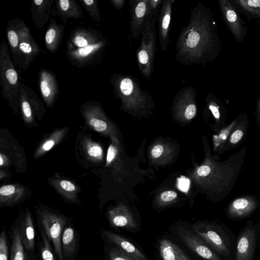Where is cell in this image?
<instances>
[{
    "label": "cell",
    "instance_id": "34",
    "mask_svg": "<svg viewBox=\"0 0 260 260\" xmlns=\"http://www.w3.org/2000/svg\"><path fill=\"white\" fill-rule=\"evenodd\" d=\"M7 79L8 80L9 83L11 84H15L16 83L18 76L17 73L15 70L12 69L8 70L6 73Z\"/></svg>",
    "mask_w": 260,
    "mask_h": 260
},
{
    "label": "cell",
    "instance_id": "45",
    "mask_svg": "<svg viewBox=\"0 0 260 260\" xmlns=\"http://www.w3.org/2000/svg\"><path fill=\"white\" fill-rule=\"evenodd\" d=\"M113 5L117 10H120L124 6L125 1V0H113L111 1Z\"/></svg>",
    "mask_w": 260,
    "mask_h": 260
},
{
    "label": "cell",
    "instance_id": "27",
    "mask_svg": "<svg viewBox=\"0 0 260 260\" xmlns=\"http://www.w3.org/2000/svg\"><path fill=\"white\" fill-rule=\"evenodd\" d=\"M84 148L87 156L91 159L93 160L101 159L103 149L99 144L88 140L85 143Z\"/></svg>",
    "mask_w": 260,
    "mask_h": 260
},
{
    "label": "cell",
    "instance_id": "24",
    "mask_svg": "<svg viewBox=\"0 0 260 260\" xmlns=\"http://www.w3.org/2000/svg\"><path fill=\"white\" fill-rule=\"evenodd\" d=\"M104 243L106 260H135L118 247L104 241Z\"/></svg>",
    "mask_w": 260,
    "mask_h": 260
},
{
    "label": "cell",
    "instance_id": "12",
    "mask_svg": "<svg viewBox=\"0 0 260 260\" xmlns=\"http://www.w3.org/2000/svg\"><path fill=\"white\" fill-rule=\"evenodd\" d=\"M80 236L70 219L63 229L61 245L64 260H75L79 249Z\"/></svg>",
    "mask_w": 260,
    "mask_h": 260
},
{
    "label": "cell",
    "instance_id": "46",
    "mask_svg": "<svg viewBox=\"0 0 260 260\" xmlns=\"http://www.w3.org/2000/svg\"><path fill=\"white\" fill-rule=\"evenodd\" d=\"M59 3L61 9L63 11H67L70 7V2L68 0H61Z\"/></svg>",
    "mask_w": 260,
    "mask_h": 260
},
{
    "label": "cell",
    "instance_id": "49",
    "mask_svg": "<svg viewBox=\"0 0 260 260\" xmlns=\"http://www.w3.org/2000/svg\"><path fill=\"white\" fill-rule=\"evenodd\" d=\"M258 248H259V249L260 251V238L259 239L258 243ZM259 260H260V257H259Z\"/></svg>",
    "mask_w": 260,
    "mask_h": 260
},
{
    "label": "cell",
    "instance_id": "31",
    "mask_svg": "<svg viewBox=\"0 0 260 260\" xmlns=\"http://www.w3.org/2000/svg\"><path fill=\"white\" fill-rule=\"evenodd\" d=\"M58 185L59 188L64 192L73 193L76 191V186L70 181L61 180H60Z\"/></svg>",
    "mask_w": 260,
    "mask_h": 260
},
{
    "label": "cell",
    "instance_id": "8",
    "mask_svg": "<svg viewBox=\"0 0 260 260\" xmlns=\"http://www.w3.org/2000/svg\"><path fill=\"white\" fill-rule=\"evenodd\" d=\"M218 2L223 21L236 41L238 43L242 42L247 32L245 22L230 0H218Z\"/></svg>",
    "mask_w": 260,
    "mask_h": 260
},
{
    "label": "cell",
    "instance_id": "19",
    "mask_svg": "<svg viewBox=\"0 0 260 260\" xmlns=\"http://www.w3.org/2000/svg\"><path fill=\"white\" fill-rule=\"evenodd\" d=\"M158 250L161 260H191L178 245L169 239L165 238L159 241Z\"/></svg>",
    "mask_w": 260,
    "mask_h": 260
},
{
    "label": "cell",
    "instance_id": "28",
    "mask_svg": "<svg viewBox=\"0 0 260 260\" xmlns=\"http://www.w3.org/2000/svg\"><path fill=\"white\" fill-rule=\"evenodd\" d=\"M10 253L9 241L4 226L0 234V260H10Z\"/></svg>",
    "mask_w": 260,
    "mask_h": 260
},
{
    "label": "cell",
    "instance_id": "41",
    "mask_svg": "<svg viewBox=\"0 0 260 260\" xmlns=\"http://www.w3.org/2000/svg\"><path fill=\"white\" fill-rule=\"evenodd\" d=\"M164 150L161 145H156L153 147L151 151V154L154 158L159 157L162 153Z\"/></svg>",
    "mask_w": 260,
    "mask_h": 260
},
{
    "label": "cell",
    "instance_id": "22",
    "mask_svg": "<svg viewBox=\"0 0 260 260\" xmlns=\"http://www.w3.org/2000/svg\"><path fill=\"white\" fill-rule=\"evenodd\" d=\"M38 226L40 236H37L36 246L39 259L40 260H58L44 230L38 222Z\"/></svg>",
    "mask_w": 260,
    "mask_h": 260
},
{
    "label": "cell",
    "instance_id": "3",
    "mask_svg": "<svg viewBox=\"0 0 260 260\" xmlns=\"http://www.w3.org/2000/svg\"><path fill=\"white\" fill-rule=\"evenodd\" d=\"M116 95L120 99L124 108L141 110L152 107V95L143 90L139 80L131 75H116L114 79Z\"/></svg>",
    "mask_w": 260,
    "mask_h": 260
},
{
    "label": "cell",
    "instance_id": "17",
    "mask_svg": "<svg viewBox=\"0 0 260 260\" xmlns=\"http://www.w3.org/2000/svg\"><path fill=\"white\" fill-rule=\"evenodd\" d=\"M237 117V123L231 133L220 153L238 147L246 136L249 126L248 117L244 112H241Z\"/></svg>",
    "mask_w": 260,
    "mask_h": 260
},
{
    "label": "cell",
    "instance_id": "13",
    "mask_svg": "<svg viewBox=\"0 0 260 260\" xmlns=\"http://www.w3.org/2000/svg\"><path fill=\"white\" fill-rule=\"evenodd\" d=\"M196 96V89L191 86H187L179 90L174 97V108L179 111L182 110L183 116L187 120L192 118L197 114Z\"/></svg>",
    "mask_w": 260,
    "mask_h": 260
},
{
    "label": "cell",
    "instance_id": "40",
    "mask_svg": "<svg viewBox=\"0 0 260 260\" xmlns=\"http://www.w3.org/2000/svg\"><path fill=\"white\" fill-rule=\"evenodd\" d=\"M56 35V30L54 28L49 29L45 36V40L47 44H50L54 41Z\"/></svg>",
    "mask_w": 260,
    "mask_h": 260
},
{
    "label": "cell",
    "instance_id": "2",
    "mask_svg": "<svg viewBox=\"0 0 260 260\" xmlns=\"http://www.w3.org/2000/svg\"><path fill=\"white\" fill-rule=\"evenodd\" d=\"M190 229L224 260H233L237 237L223 223L215 220L199 221Z\"/></svg>",
    "mask_w": 260,
    "mask_h": 260
},
{
    "label": "cell",
    "instance_id": "10",
    "mask_svg": "<svg viewBox=\"0 0 260 260\" xmlns=\"http://www.w3.org/2000/svg\"><path fill=\"white\" fill-rule=\"evenodd\" d=\"M260 205L256 197L244 194L234 198L225 208L228 218L233 220H242L253 214Z\"/></svg>",
    "mask_w": 260,
    "mask_h": 260
},
{
    "label": "cell",
    "instance_id": "4",
    "mask_svg": "<svg viewBox=\"0 0 260 260\" xmlns=\"http://www.w3.org/2000/svg\"><path fill=\"white\" fill-rule=\"evenodd\" d=\"M156 18L151 16L147 18L141 33L140 45L136 53L139 70L147 80L151 78L154 69L156 43Z\"/></svg>",
    "mask_w": 260,
    "mask_h": 260
},
{
    "label": "cell",
    "instance_id": "37",
    "mask_svg": "<svg viewBox=\"0 0 260 260\" xmlns=\"http://www.w3.org/2000/svg\"><path fill=\"white\" fill-rule=\"evenodd\" d=\"M210 171V168L208 164L201 166L197 170L198 175L200 177H206Z\"/></svg>",
    "mask_w": 260,
    "mask_h": 260
},
{
    "label": "cell",
    "instance_id": "7",
    "mask_svg": "<svg viewBox=\"0 0 260 260\" xmlns=\"http://www.w3.org/2000/svg\"><path fill=\"white\" fill-rule=\"evenodd\" d=\"M174 232L180 241L200 258L203 260H224L190 228L183 225H175Z\"/></svg>",
    "mask_w": 260,
    "mask_h": 260
},
{
    "label": "cell",
    "instance_id": "20",
    "mask_svg": "<svg viewBox=\"0 0 260 260\" xmlns=\"http://www.w3.org/2000/svg\"><path fill=\"white\" fill-rule=\"evenodd\" d=\"M10 236L11 240L10 260H31L22 243L18 225L16 221L11 226Z\"/></svg>",
    "mask_w": 260,
    "mask_h": 260
},
{
    "label": "cell",
    "instance_id": "42",
    "mask_svg": "<svg viewBox=\"0 0 260 260\" xmlns=\"http://www.w3.org/2000/svg\"><path fill=\"white\" fill-rule=\"evenodd\" d=\"M75 44L79 47H85L87 46L88 42L82 37L77 36L74 39Z\"/></svg>",
    "mask_w": 260,
    "mask_h": 260
},
{
    "label": "cell",
    "instance_id": "47",
    "mask_svg": "<svg viewBox=\"0 0 260 260\" xmlns=\"http://www.w3.org/2000/svg\"><path fill=\"white\" fill-rule=\"evenodd\" d=\"M83 2L87 5H91L93 3L94 1L93 0H84Z\"/></svg>",
    "mask_w": 260,
    "mask_h": 260
},
{
    "label": "cell",
    "instance_id": "6",
    "mask_svg": "<svg viewBox=\"0 0 260 260\" xmlns=\"http://www.w3.org/2000/svg\"><path fill=\"white\" fill-rule=\"evenodd\" d=\"M259 236L260 220H248L237 236L233 260H255Z\"/></svg>",
    "mask_w": 260,
    "mask_h": 260
},
{
    "label": "cell",
    "instance_id": "32",
    "mask_svg": "<svg viewBox=\"0 0 260 260\" xmlns=\"http://www.w3.org/2000/svg\"><path fill=\"white\" fill-rule=\"evenodd\" d=\"M117 152V149L114 145H111L109 147L106 158V161L107 165H109L114 160V159L116 157Z\"/></svg>",
    "mask_w": 260,
    "mask_h": 260
},
{
    "label": "cell",
    "instance_id": "25",
    "mask_svg": "<svg viewBox=\"0 0 260 260\" xmlns=\"http://www.w3.org/2000/svg\"><path fill=\"white\" fill-rule=\"evenodd\" d=\"M238 117L225 127H223L219 132L218 135L214 139V144L216 148H218L219 153L221 152L225 143L228 140L231 133L238 122Z\"/></svg>",
    "mask_w": 260,
    "mask_h": 260
},
{
    "label": "cell",
    "instance_id": "16",
    "mask_svg": "<svg viewBox=\"0 0 260 260\" xmlns=\"http://www.w3.org/2000/svg\"><path fill=\"white\" fill-rule=\"evenodd\" d=\"M110 226L113 229H122L127 232L136 233L139 226L133 216L123 209L115 208L108 214Z\"/></svg>",
    "mask_w": 260,
    "mask_h": 260
},
{
    "label": "cell",
    "instance_id": "11",
    "mask_svg": "<svg viewBox=\"0 0 260 260\" xmlns=\"http://www.w3.org/2000/svg\"><path fill=\"white\" fill-rule=\"evenodd\" d=\"M130 29L132 37L138 39L141 35L149 14L148 0H129Z\"/></svg>",
    "mask_w": 260,
    "mask_h": 260
},
{
    "label": "cell",
    "instance_id": "18",
    "mask_svg": "<svg viewBox=\"0 0 260 260\" xmlns=\"http://www.w3.org/2000/svg\"><path fill=\"white\" fill-rule=\"evenodd\" d=\"M206 112L210 115L215 121V125L217 132L223 127L226 120L225 107L222 102L212 93L206 95Z\"/></svg>",
    "mask_w": 260,
    "mask_h": 260
},
{
    "label": "cell",
    "instance_id": "36",
    "mask_svg": "<svg viewBox=\"0 0 260 260\" xmlns=\"http://www.w3.org/2000/svg\"><path fill=\"white\" fill-rule=\"evenodd\" d=\"M98 47V45L87 46L79 50V54L82 56H85L91 53L95 49Z\"/></svg>",
    "mask_w": 260,
    "mask_h": 260
},
{
    "label": "cell",
    "instance_id": "9",
    "mask_svg": "<svg viewBox=\"0 0 260 260\" xmlns=\"http://www.w3.org/2000/svg\"><path fill=\"white\" fill-rule=\"evenodd\" d=\"M16 221L18 225L22 243L29 258L38 260L35 227L30 212L28 210L24 211Z\"/></svg>",
    "mask_w": 260,
    "mask_h": 260
},
{
    "label": "cell",
    "instance_id": "43",
    "mask_svg": "<svg viewBox=\"0 0 260 260\" xmlns=\"http://www.w3.org/2000/svg\"><path fill=\"white\" fill-rule=\"evenodd\" d=\"M20 50L24 53H29L31 52V47L29 44L26 42H22L19 45Z\"/></svg>",
    "mask_w": 260,
    "mask_h": 260
},
{
    "label": "cell",
    "instance_id": "5",
    "mask_svg": "<svg viewBox=\"0 0 260 260\" xmlns=\"http://www.w3.org/2000/svg\"><path fill=\"white\" fill-rule=\"evenodd\" d=\"M37 221L42 227L58 260H64L61 239L64 226L70 220L64 215L45 207L36 211Z\"/></svg>",
    "mask_w": 260,
    "mask_h": 260
},
{
    "label": "cell",
    "instance_id": "38",
    "mask_svg": "<svg viewBox=\"0 0 260 260\" xmlns=\"http://www.w3.org/2000/svg\"><path fill=\"white\" fill-rule=\"evenodd\" d=\"M41 89L42 93L45 97L47 98L50 95L51 90L46 81L43 80L42 81L41 83Z\"/></svg>",
    "mask_w": 260,
    "mask_h": 260
},
{
    "label": "cell",
    "instance_id": "30",
    "mask_svg": "<svg viewBox=\"0 0 260 260\" xmlns=\"http://www.w3.org/2000/svg\"><path fill=\"white\" fill-rule=\"evenodd\" d=\"M162 0H148L149 14L155 18H157L159 8H161Z\"/></svg>",
    "mask_w": 260,
    "mask_h": 260
},
{
    "label": "cell",
    "instance_id": "23",
    "mask_svg": "<svg viewBox=\"0 0 260 260\" xmlns=\"http://www.w3.org/2000/svg\"><path fill=\"white\" fill-rule=\"evenodd\" d=\"M23 189L20 186L9 184L0 188L1 207L13 205L18 202L22 197Z\"/></svg>",
    "mask_w": 260,
    "mask_h": 260
},
{
    "label": "cell",
    "instance_id": "51",
    "mask_svg": "<svg viewBox=\"0 0 260 260\" xmlns=\"http://www.w3.org/2000/svg\"><path fill=\"white\" fill-rule=\"evenodd\" d=\"M38 260H40L39 258Z\"/></svg>",
    "mask_w": 260,
    "mask_h": 260
},
{
    "label": "cell",
    "instance_id": "21",
    "mask_svg": "<svg viewBox=\"0 0 260 260\" xmlns=\"http://www.w3.org/2000/svg\"><path fill=\"white\" fill-rule=\"evenodd\" d=\"M239 12L244 14L248 21L259 19L260 0H230Z\"/></svg>",
    "mask_w": 260,
    "mask_h": 260
},
{
    "label": "cell",
    "instance_id": "50",
    "mask_svg": "<svg viewBox=\"0 0 260 260\" xmlns=\"http://www.w3.org/2000/svg\"><path fill=\"white\" fill-rule=\"evenodd\" d=\"M257 23H260V17L259 19L257 20Z\"/></svg>",
    "mask_w": 260,
    "mask_h": 260
},
{
    "label": "cell",
    "instance_id": "39",
    "mask_svg": "<svg viewBox=\"0 0 260 260\" xmlns=\"http://www.w3.org/2000/svg\"><path fill=\"white\" fill-rule=\"evenodd\" d=\"M22 108L24 116L29 119L31 117V109L29 103L24 101L22 104Z\"/></svg>",
    "mask_w": 260,
    "mask_h": 260
},
{
    "label": "cell",
    "instance_id": "33",
    "mask_svg": "<svg viewBox=\"0 0 260 260\" xmlns=\"http://www.w3.org/2000/svg\"><path fill=\"white\" fill-rule=\"evenodd\" d=\"M177 196L176 192L168 190L163 192L160 195L161 200L164 202H169L174 200Z\"/></svg>",
    "mask_w": 260,
    "mask_h": 260
},
{
    "label": "cell",
    "instance_id": "1",
    "mask_svg": "<svg viewBox=\"0 0 260 260\" xmlns=\"http://www.w3.org/2000/svg\"><path fill=\"white\" fill-rule=\"evenodd\" d=\"M222 44L217 21L211 9L199 2L191 10L175 47V60L182 65L207 64L219 55Z\"/></svg>",
    "mask_w": 260,
    "mask_h": 260
},
{
    "label": "cell",
    "instance_id": "48",
    "mask_svg": "<svg viewBox=\"0 0 260 260\" xmlns=\"http://www.w3.org/2000/svg\"><path fill=\"white\" fill-rule=\"evenodd\" d=\"M43 2V1L42 0H35L34 1V3L36 4V5H40Z\"/></svg>",
    "mask_w": 260,
    "mask_h": 260
},
{
    "label": "cell",
    "instance_id": "44",
    "mask_svg": "<svg viewBox=\"0 0 260 260\" xmlns=\"http://www.w3.org/2000/svg\"><path fill=\"white\" fill-rule=\"evenodd\" d=\"M255 116L258 125L260 127V95L257 102V106L255 111Z\"/></svg>",
    "mask_w": 260,
    "mask_h": 260
},
{
    "label": "cell",
    "instance_id": "14",
    "mask_svg": "<svg viewBox=\"0 0 260 260\" xmlns=\"http://www.w3.org/2000/svg\"><path fill=\"white\" fill-rule=\"evenodd\" d=\"M174 0L163 1L157 18L158 39L163 51H166L170 44V28Z\"/></svg>",
    "mask_w": 260,
    "mask_h": 260
},
{
    "label": "cell",
    "instance_id": "26",
    "mask_svg": "<svg viewBox=\"0 0 260 260\" xmlns=\"http://www.w3.org/2000/svg\"><path fill=\"white\" fill-rule=\"evenodd\" d=\"M64 129L55 132L39 147L36 153V156L38 157L51 149L62 138Z\"/></svg>",
    "mask_w": 260,
    "mask_h": 260
},
{
    "label": "cell",
    "instance_id": "29",
    "mask_svg": "<svg viewBox=\"0 0 260 260\" xmlns=\"http://www.w3.org/2000/svg\"><path fill=\"white\" fill-rule=\"evenodd\" d=\"M87 122L94 130L100 133H105L108 128L107 123L105 120L96 116L88 117Z\"/></svg>",
    "mask_w": 260,
    "mask_h": 260
},
{
    "label": "cell",
    "instance_id": "15",
    "mask_svg": "<svg viewBox=\"0 0 260 260\" xmlns=\"http://www.w3.org/2000/svg\"><path fill=\"white\" fill-rule=\"evenodd\" d=\"M100 234L104 242L118 247L135 260H149L138 247L122 236L104 229H101Z\"/></svg>",
    "mask_w": 260,
    "mask_h": 260
},
{
    "label": "cell",
    "instance_id": "35",
    "mask_svg": "<svg viewBox=\"0 0 260 260\" xmlns=\"http://www.w3.org/2000/svg\"><path fill=\"white\" fill-rule=\"evenodd\" d=\"M8 37L11 45L16 47L18 43V37L15 31L10 30L8 32Z\"/></svg>",
    "mask_w": 260,
    "mask_h": 260
}]
</instances>
